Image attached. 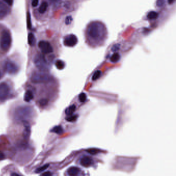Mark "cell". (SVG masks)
Here are the masks:
<instances>
[{"label": "cell", "mask_w": 176, "mask_h": 176, "mask_svg": "<svg viewBox=\"0 0 176 176\" xmlns=\"http://www.w3.org/2000/svg\"><path fill=\"white\" fill-rule=\"evenodd\" d=\"M34 110L29 105H18L14 108L11 113V117L13 122H33L35 117Z\"/></svg>", "instance_id": "cell-1"}, {"label": "cell", "mask_w": 176, "mask_h": 176, "mask_svg": "<svg viewBox=\"0 0 176 176\" xmlns=\"http://www.w3.org/2000/svg\"><path fill=\"white\" fill-rule=\"evenodd\" d=\"M13 43L11 32L3 24H0V57L11 50Z\"/></svg>", "instance_id": "cell-2"}, {"label": "cell", "mask_w": 176, "mask_h": 176, "mask_svg": "<svg viewBox=\"0 0 176 176\" xmlns=\"http://www.w3.org/2000/svg\"><path fill=\"white\" fill-rule=\"evenodd\" d=\"M16 96L13 84L11 81L7 80L0 82V103L14 98Z\"/></svg>", "instance_id": "cell-3"}, {"label": "cell", "mask_w": 176, "mask_h": 176, "mask_svg": "<svg viewBox=\"0 0 176 176\" xmlns=\"http://www.w3.org/2000/svg\"><path fill=\"white\" fill-rule=\"evenodd\" d=\"M16 154V149L11 146L6 136H0V161L4 160Z\"/></svg>", "instance_id": "cell-4"}, {"label": "cell", "mask_w": 176, "mask_h": 176, "mask_svg": "<svg viewBox=\"0 0 176 176\" xmlns=\"http://www.w3.org/2000/svg\"><path fill=\"white\" fill-rule=\"evenodd\" d=\"M103 30V26L100 22H94L89 25L87 33L91 38L96 40L101 37Z\"/></svg>", "instance_id": "cell-5"}, {"label": "cell", "mask_w": 176, "mask_h": 176, "mask_svg": "<svg viewBox=\"0 0 176 176\" xmlns=\"http://www.w3.org/2000/svg\"><path fill=\"white\" fill-rule=\"evenodd\" d=\"M3 67V71L6 72L11 75L17 74L19 70V67L17 64L9 59L5 61Z\"/></svg>", "instance_id": "cell-6"}, {"label": "cell", "mask_w": 176, "mask_h": 176, "mask_svg": "<svg viewBox=\"0 0 176 176\" xmlns=\"http://www.w3.org/2000/svg\"><path fill=\"white\" fill-rule=\"evenodd\" d=\"M38 47L40 50V53L45 55L50 54L54 51L52 46H51L50 42L46 40L39 41L38 44Z\"/></svg>", "instance_id": "cell-7"}, {"label": "cell", "mask_w": 176, "mask_h": 176, "mask_svg": "<svg viewBox=\"0 0 176 176\" xmlns=\"http://www.w3.org/2000/svg\"><path fill=\"white\" fill-rule=\"evenodd\" d=\"M11 13V8L4 2L0 0V20L6 17Z\"/></svg>", "instance_id": "cell-8"}, {"label": "cell", "mask_w": 176, "mask_h": 176, "mask_svg": "<svg viewBox=\"0 0 176 176\" xmlns=\"http://www.w3.org/2000/svg\"><path fill=\"white\" fill-rule=\"evenodd\" d=\"M78 43V38L76 35L70 34L67 35L64 39V45L66 47H72Z\"/></svg>", "instance_id": "cell-9"}, {"label": "cell", "mask_w": 176, "mask_h": 176, "mask_svg": "<svg viewBox=\"0 0 176 176\" xmlns=\"http://www.w3.org/2000/svg\"><path fill=\"white\" fill-rule=\"evenodd\" d=\"M35 98V90L32 86H28L26 88L24 94V100L25 102H30Z\"/></svg>", "instance_id": "cell-10"}, {"label": "cell", "mask_w": 176, "mask_h": 176, "mask_svg": "<svg viewBox=\"0 0 176 176\" xmlns=\"http://www.w3.org/2000/svg\"><path fill=\"white\" fill-rule=\"evenodd\" d=\"M49 5L47 1H43L38 9V13L40 15L46 13L49 8Z\"/></svg>", "instance_id": "cell-11"}, {"label": "cell", "mask_w": 176, "mask_h": 176, "mask_svg": "<svg viewBox=\"0 0 176 176\" xmlns=\"http://www.w3.org/2000/svg\"><path fill=\"white\" fill-rule=\"evenodd\" d=\"M92 162H93L92 159L90 157L85 156V157H83L81 160V165L84 167L87 168L91 165Z\"/></svg>", "instance_id": "cell-12"}, {"label": "cell", "mask_w": 176, "mask_h": 176, "mask_svg": "<svg viewBox=\"0 0 176 176\" xmlns=\"http://www.w3.org/2000/svg\"><path fill=\"white\" fill-rule=\"evenodd\" d=\"M80 170L77 167H71L68 170V174L70 176H76L80 172Z\"/></svg>", "instance_id": "cell-13"}, {"label": "cell", "mask_w": 176, "mask_h": 176, "mask_svg": "<svg viewBox=\"0 0 176 176\" xmlns=\"http://www.w3.org/2000/svg\"><path fill=\"white\" fill-rule=\"evenodd\" d=\"M28 44L30 46H34L36 42V38L32 33H29L28 35Z\"/></svg>", "instance_id": "cell-14"}, {"label": "cell", "mask_w": 176, "mask_h": 176, "mask_svg": "<svg viewBox=\"0 0 176 176\" xmlns=\"http://www.w3.org/2000/svg\"><path fill=\"white\" fill-rule=\"evenodd\" d=\"M76 110V107L74 105H72L70 107H68L65 111L66 114L67 115H71Z\"/></svg>", "instance_id": "cell-15"}, {"label": "cell", "mask_w": 176, "mask_h": 176, "mask_svg": "<svg viewBox=\"0 0 176 176\" xmlns=\"http://www.w3.org/2000/svg\"><path fill=\"white\" fill-rule=\"evenodd\" d=\"M158 16H159L158 13L156 11H150L147 15V18L150 20L156 19L158 17Z\"/></svg>", "instance_id": "cell-16"}, {"label": "cell", "mask_w": 176, "mask_h": 176, "mask_svg": "<svg viewBox=\"0 0 176 176\" xmlns=\"http://www.w3.org/2000/svg\"><path fill=\"white\" fill-rule=\"evenodd\" d=\"M55 64V66L57 67V68L59 70L63 69L65 67V66L63 61L59 60V59L57 60Z\"/></svg>", "instance_id": "cell-17"}, {"label": "cell", "mask_w": 176, "mask_h": 176, "mask_svg": "<svg viewBox=\"0 0 176 176\" xmlns=\"http://www.w3.org/2000/svg\"><path fill=\"white\" fill-rule=\"evenodd\" d=\"M120 59V55L118 53H115L111 57L110 60L113 63H116L119 61Z\"/></svg>", "instance_id": "cell-18"}, {"label": "cell", "mask_w": 176, "mask_h": 176, "mask_svg": "<svg viewBox=\"0 0 176 176\" xmlns=\"http://www.w3.org/2000/svg\"><path fill=\"white\" fill-rule=\"evenodd\" d=\"M51 131H52V132L56 133L59 134H61L63 132V129L61 127V126H56L54 128H53Z\"/></svg>", "instance_id": "cell-19"}, {"label": "cell", "mask_w": 176, "mask_h": 176, "mask_svg": "<svg viewBox=\"0 0 176 176\" xmlns=\"http://www.w3.org/2000/svg\"><path fill=\"white\" fill-rule=\"evenodd\" d=\"M101 71L100 70H97L94 73V75L92 77V80L93 81H96L100 78V76L101 75Z\"/></svg>", "instance_id": "cell-20"}, {"label": "cell", "mask_w": 176, "mask_h": 176, "mask_svg": "<svg viewBox=\"0 0 176 176\" xmlns=\"http://www.w3.org/2000/svg\"><path fill=\"white\" fill-rule=\"evenodd\" d=\"M86 98H87V97H86V94H85V93H83L80 94L79 97H78L79 100H80V101L81 102H85V101L86 100Z\"/></svg>", "instance_id": "cell-21"}, {"label": "cell", "mask_w": 176, "mask_h": 176, "mask_svg": "<svg viewBox=\"0 0 176 176\" xmlns=\"http://www.w3.org/2000/svg\"><path fill=\"white\" fill-rule=\"evenodd\" d=\"M70 116H68L66 118V120L68 122H73L76 121L77 119L78 116L77 115H69Z\"/></svg>", "instance_id": "cell-22"}, {"label": "cell", "mask_w": 176, "mask_h": 176, "mask_svg": "<svg viewBox=\"0 0 176 176\" xmlns=\"http://www.w3.org/2000/svg\"><path fill=\"white\" fill-rule=\"evenodd\" d=\"M61 0H50V3L54 7H57L61 3Z\"/></svg>", "instance_id": "cell-23"}, {"label": "cell", "mask_w": 176, "mask_h": 176, "mask_svg": "<svg viewBox=\"0 0 176 176\" xmlns=\"http://www.w3.org/2000/svg\"><path fill=\"white\" fill-rule=\"evenodd\" d=\"M72 20H73V19H72V17L71 16H67V17L66 18L65 24L66 25H69V24L71 23Z\"/></svg>", "instance_id": "cell-24"}, {"label": "cell", "mask_w": 176, "mask_h": 176, "mask_svg": "<svg viewBox=\"0 0 176 176\" xmlns=\"http://www.w3.org/2000/svg\"><path fill=\"white\" fill-rule=\"evenodd\" d=\"M87 152L89 153L90 154H96L97 153H98V150L96 149H88L87 150Z\"/></svg>", "instance_id": "cell-25"}, {"label": "cell", "mask_w": 176, "mask_h": 176, "mask_svg": "<svg viewBox=\"0 0 176 176\" xmlns=\"http://www.w3.org/2000/svg\"><path fill=\"white\" fill-rule=\"evenodd\" d=\"M120 49V45L119 44H115L113 46V47L112 48V50L113 52H116L118 50H119Z\"/></svg>", "instance_id": "cell-26"}, {"label": "cell", "mask_w": 176, "mask_h": 176, "mask_svg": "<svg viewBox=\"0 0 176 176\" xmlns=\"http://www.w3.org/2000/svg\"><path fill=\"white\" fill-rule=\"evenodd\" d=\"M165 3V0H157V6L162 7L163 6Z\"/></svg>", "instance_id": "cell-27"}, {"label": "cell", "mask_w": 176, "mask_h": 176, "mask_svg": "<svg viewBox=\"0 0 176 176\" xmlns=\"http://www.w3.org/2000/svg\"><path fill=\"white\" fill-rule=\"evenodd\" d=\"M38 4H39V0H32L31 5L33 7L38 6Z\"/></svg>", "instance_id": "cell-28"}, {"label": "cell", "mask_w": 176, "mask_h": 176, "mask_svg": "<svg viewBox=\"0 0 176 176\" xmlns=\"http://www.w3.org/2000/svg\"><path fill=\"white\" fill-rule=\"evenodd\" d=\"M6 4L8 5L9 6H12L13 3V0H2Z\"/></svg>", "instance_id": "cell-29"}, {"label": "cell", "mask_w": 176, "mask_h": 176, "mask_svg": "<svg viewBox=\"0 0 176 176\" xmlns=\"http://www.w3.org/2000/svg\"><path fill=\"white\" fill-rule=\"evenodd\" d=\"M4 76V73L0 69V80L2 78L3 76Z\"/></svg>", "instance_id": "cell-30"}, {"label": "cell", "mask_w": 176, "mask_h": 176, "mask_svg": "<svg viewBox=\"0 0 176 176\" xmlns=\"http://www.w3.org/2000/svg\"><path fill=\"white\" fill-rule=\"evenodd\" d=\"M175 2V0H168V3L169 4H172Z\"/></svg>", "instance_id": "cell-31"}]
</instances>
